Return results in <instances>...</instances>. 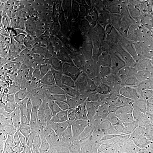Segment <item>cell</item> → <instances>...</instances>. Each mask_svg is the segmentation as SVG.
Masks as SVG:
<instances>
[{"label":"cell","instance_id":"obj_1","mask_svg":"<svg viewBox=\"0 0 153 153\" xmlns=\"http://www.w3.org/2000/svg\"><path fill=\"white\" fill-rule=\"evenodd\" d=\"M125 148L138 153H153V132L145 126H127Z\"/></svg>","mask_w":153,"mask_h":153},{"label":"cell","instance_id":"obj_2","mask_svg":"<svg viewBox=\"0 0 153 153\" xmlns=\"http://www.w3.org/2000/svg\"><path fill=\"white\" fill-rule=\"evenodd\" d=\"M99 123V131L103 137L114 141H123L127 126L115 115L106 114L100 119L95 117Z\"/></svg>","mask_w":153,"mask_h":153},{"label":"cell","instance_id":"obj_3","mask_svg":"<svg viewBox=\"0 0 153 153\" xmlns=\"http://www.w3.org/2000/svg\"><path fill=\"white\" fill-rule=\"evenodd\" d=\"M115 116L123 121L126 126H145L142 115L134 104L123 102L114 111Z\"/></svg>","mask_w":153,"mask_h":153},{"label":"cell","instance_id":"obj_4","mask_svg":"<svg viewBox=\"0 0 153 153\" xmlns=\"http://www.w3.org/2000/svg\"><path fill=\"white\" fill-rule=\"evenodd\" d=\"M41 131L38 126L24 125L14 131L13 136L23 143L30 145L38 139Z\"/></svg>","mask_w":153,"mask_h":153},{"label":"cell","instance_id":"obj_5","mask_svg":"<svg viewBox=\"0 0 153 153\" xmlns=\"http://www.w3.org/2000/svg\"><path fill=\"white\" fill-rule=\"evenodd\" d=\"M78 134L84 153H87L102 139L99 130H96L93 126L82 129Z\"/></svg>","mask_w":153,"mask_h":153},{"label":"cell","instance_id":"obj_6","mask_svg":"<svg viewBox=\"0 0 153 153\" xmlns=\"http://www.w3.org/2000/svg\"><path fill=\"white\" fill-rule=\"evenodd\" d=\"M69 138H66L65 134L57 133L49 136L47 140L48 152L49 153H64L66 143Z\"/></svg>","mask_w":153,"mask_h":153},{"label":"cell","instance_id":"obj_7","mask_svg":"<svg viewBox=\"0 0 153 153\" xmlns=\"http://www.w3.org/2000/svg\"><path fill=\"white\" fill-rule=\"evenodd\" d=\"M143 22L145 31L149 36H153V5L150 2H144Z\"/></svg>","mask_w":153,"mask_h":153},{"label":"cell","instance_id":"obj_8","mask_svg":"<svg viewBox=\"0 0 153 153\" xmlns=\"http://www.w3.org/2000/svg\"><path fill=\"white\" fill-rule=\"evenodd\" d=\"M64 153H84L78 133H71L66 143Z\"/></svg>","mask_w":153,"mask_h":153},{"label":"cell","instance_id":"obj_9","mask_svg":"<svg viewBox=\"0 0 153 153\" xmlns=\"http://www.w3.org/2000/svg\"><path fill=\"white\" fill-rule=\"evenodd\" d=\"M107 153H124L125 146L123 141H114L105 137H102Z\"/></svg>","mask_w":153,"mask_h":153},{"label":"cell","instance_id":"obj_10","mask_svg":"<svg viewBox=\"0 0 153 153\" xmlns=\"http://www.w3.org/2000/svg\"><path fill=\"white\" fill-rule=\"evenodd\" d=\"M86 153H107L104 146V143L101 139L97 142L93 148Z\"/></svg>","mask_w":153,"mask_h":153},{"label":"cell","instance_id":"obj_11","mask_svg":"<svg viewBox=\"0 0 153 153\" xmlns=\"http://www.w3.org/2000/svg\"><path fill=\"white\" fill-rule=\"evenodd\" d=\"M124 153H138L136 152H134L133 150H131L130 149H125V150L124 152Z\"/></svg>","mask_w":153,"mask_h":153},{"label":"cell","instance_id":"obj_12","mask_svg":"<svg viewBox=\"0 0 153 153\" xmlns=\"http://www.w3.org/2000/svg\"><path fill=\"white\" fill-rule=\"evenodd\" d=\"M99 68L100 69H102L104 68V65L103 64H100L99 65Z\"/></svg>","mask_w":153,"mask_h":153},{"label":"cell","instance_id":"obj_13","mask_svg":"<svg viewBox=\"0 0 153 153\" xmlns=\"http://www.w3.org/2000/svg\"><path fill=\"white\" fill-rule=\"evenodd\" d=\"M84 49H85V50L86 51H88L89 50V48H88V46L86 45V46H85V47H84Z\"/></svg>","mask_w":153,"mask_h":153},{"label":"cell","instance_id":"obj_14","mask_svg":"<svg viewBox=\"0 0 153 153\" xmlns=\"http://www.w3.org/2000/svg\"><path fill=\"white\" fill-rule=\"evenodd\" d=\"M83 58H84V59H88V55H86V54H84V55H83Z\"/></svg>","mask_w":153,"mask_h":153},{"label":"cell","instance_id":"obj_15","mask_svg":"<svg viewBox=\"0 0 153 153\" xmlns=\"http://www.w3.org/2000/svg\"><path fill=\"white\" fill-rule=\"evenodd\" d=\"M91 28H92V30H96V28H97V26H96L95 25L91 27Z\"/></svg>","mask_w":153,"mask_h":153},{"label":"cell","instance_id":"obj_16","mask_svg":"<svg viewBox=\"0 0 153 153\" xmlns=\"http://www.w3.org/2000/svg\"><path fill=\"white\" fill-rule=\"evenodd\" d=\"M100 48L99 46H97V47H95V50L96 51H99V50H100Z\"/></svg>","mask_w":153,"mask_h":153},{"label":"cell","instance_id":"obj_17","mask_svg":"<svg viewBox=\"0 0 153 153\" xmlns=\"http://www.w3.org/2000/svg\"><path fill=\"white\" fill-rule=\"evenodd\" d=\"M23 16H24V18H26L27 17V13L26 12L23 13Z\"/></svg>","mask_w":153,"mask_h":153},{"label":"cell","instance_id":"obj_18","mask_svg":"<svg viewBox=\"0 0 153 153\" xmlns=\"http://www.w3.org/2000/svg\"><path fill=\"white\" fill-rule=\"evenodd\" d=\"M91 71H88V72L86 73V74H87V76H90V75H91Z\"/></svg>","mask_w":153,"mask_h":153},{"label":"cell","instance_id":"obj_19","mask_svg":"<svg viewBox=\"0 0 153 153\" xmlns=\"http://www.w3.org/2000/svg\"><path fill=\"white\" fill-rule=\"evenodd\" d=\"M92 19H97V16H92Z\"/></svg>","mask_w":153,"mask_h":153},{"label":"cell","instance_id":"obj_20","mask_svg":"<svg viewBox=\"0 0 153 153\" xmlns=\"http://www.w3.org/2000/svg\"><path fill=\"white\" fill-rule=\"evenodd\" d=\"M97 7H95L94 9H93V11H97Z\"/></svg>","mask_w":153,"mask_h":153},{"label":"cell","instance_id":"obj_21","mask_svg":"<svg viewBox=\"0 0 153 153\" xmlns=\"http://www.w3.org/2000/svg\"><path fill=\"white\" fill-rule=\"evenodd\" d=\"M95 59H99L98 55H95Z\"/></svg>","mask_w":153,"mask_h":153},{"label":"cell","instance_id":"obj_22","mask_svg":"<svg viewBox=\"0 0 153 153\" xmlns=\"http://www.w3.org/2000/svg\"><path fill=\"white\" fill-rule=\"evenodd\" d=\"M31 31V28H29V29H28L27 33H30Z\"/></svg>","mask_w":153,"mask_h":153},{"label":"cell","instance_id":"obj_23","mask_svg":"<svg viewBox=\"0 0 153 153\" xmlns=\"http://www.w3.org/2000/svg\"><path fill=\"white\" fill-rule=\"evenodd\" d=\"M88 62H86V64H84V66H88Z\"/></svg>","mask_w":153,"mask_h":153},{"label":"cell","instance_id":"obj_24","mask_svg":"<svg viewBox=\"0 0 153 153\" xmlns=\"http://www.w3.org/2000/svg\"><path fill=\"white\" fill-rule=\"evenodd\" d=\"M33 20H31V21H29V23L30 24H32V23H33Z\"/></svg>","mask_w":153,"mask_h":153},{"label":"cell","instance_id":"obj_25","mask_svg":"<svg viewBox=\"0 0 153 153\" xmlns=\"http://www.w3.org/2000/svg\"><path fill=\"white\" fill-rule=\"evenodd\" d=\"M31 14H32V15H33V16H35V13L33 11H32V12H31Z\"/></svg>","mask_w":153,"mask_h":153},{"label":"cell","instance_id":"obj_26","mask_svg":"<svg viewBox=\"0 0 153 153\" xmlns=\"http://www.w3.org/2000/svg\"><path fill=\"white\" fill-rule=\"evenodd\" d=\"M26 7H27V9H28V8H29V5H28V4H27V5H26Z\"/></svg>","mask_w":153,"mask_h":153},{"label":"cell","instance_id":"obj_27","mask_svg":"<svg viewBox=\"0 0 153 153\" xmlns=\"http://www.w3.org/2000/svg\"><path fill=\"white\" fill-rule=\"evenodd\" d=\"M74 9H76V10H78V8H77V7H76V6H74Z\"/></svg>","mask_w":153,"mask_h":153},{"label":"cell","instance_id":"obj_28","mask_svg":"<svg viewBox=\"0 0 153 153\" xmlns=\"http://www.w3.org/2000/svg\"><path fill=\"white\" fill-rule=\"evenodd\" d=\"M83 9H84L85 10H87V8H86V7H83Z\"/></svg>","mask_w":153,"mask_h":153},{"label":"cell","instance_id":"obj_29","mask_svg":"<svg viewBox=\"0 0 153 153\" xmlns=\"http://www.w3.org/2000/svg\"><path fill=\"white\" fill-rule=\"evenodd\" d=\"M62 10V8H60V9H59V10Z\"/></svg>","mask_w":153,"mask_h":153}]
</instances>
